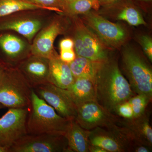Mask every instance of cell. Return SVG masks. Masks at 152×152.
<instances>
[{
	"instance_id": "484cf974",
	"label": "cell",
	"mask_w": 152,
	"mask_h": 152,
	"mask_svg": "<svg viewBox=\"0 0 152 152\" xmlns=\"http://www.w3.org/2000/svg\"><path fill=\"white\" fill-rule=\"evenodd\" d=\"M115 114L123 118L129 119L133 118L132 109L128 101L118 105L115 109Z\"/></svg>"
},
{
	"instance_id": "4dcf8cb0",
	"label": "cell",
	"mask_w": 152,
	"mask_h": 152,
	"mask_svg": "<svg viewBox=\"0 0 152 152\" xmlns=\"http://www.w3.org/2000/svg\"><path fill=\"white\" fill-rule=\"evenodd\" d=\"M123 0H98L100 6L104 7H109Z\"/></svg>"
},
{
	"instance_id": "9a60e30c",
	"label": "cell",
	"mask_w": 152,
	"mask_h": 152,
	"mask_svg": "<svg viewBox=\"0 0 152 152\" xmlns=\"http://www.w3.org/2000/svg\"><path fill=\"white\" fill-rule=\"evenodd\" d=\"M75 79L69 64L63 61L59 56H57L49 60L48 83L66 89L73 83Z\"/></svg>"
},
{
	"instance_id": "83f0119b",
	"label": "cell",
	"mask_w": 152,
	"mask_h": 152,
	"mask_svg": "<svg viewBox=\"0 0 152 152\" xmlns=\"http://www.w3.org/2000/svg\"><path fill=\"white\" fill-rule=\"evenodd\" d=\"M59 58L63 61L69 64L75 59V53L73 49L61 50L60 53Z\"/></svg>"
},
{
	"instance_id": "d6986e66",
	"label": "cell",
	"mask_w": 152,
	"mask_h": 152,
	"mask_svg": "<svg viewBox=\"0 0 152 152\" xmlns=\"http://www.w3.org/2000/svg\"><path fill=\"white\" fill-rule=\"evenodd\" d=\"M102 62L96 61L77 56L69 64V66L75 78H88L94 81L95 77Z\"/></svg>"
},
{
	"instance_id": "4fadbf2b",
	"label": "cell",
	"mask_w": 152,
	"mask_h": 152,
	"mask_svg": "<svg viewBox=\"0 0 152 152\" xmlns=\"http://www.w3.org/2000/svg\"><path fill=\"white\" fill-rule=\"evenodd\" d=\"M49 60L42 57H31L20 65L19 71L31 87L48 83Z\"/></svg>"
},
{
	"instance_id": "30bf717a",
	"label": "cell",
	"mask_w": 152,
	"mask_h": 152,
	"mask_svg": "<svg viewBox=\"0 0 152 152\" xmlns=\"http://www.w3.org/2000/svg\"><path fill=\"white\" fill-rule=\"evenodd\" d=\"M85 20L88 26L104 43L117 47L126 39V32L121 26L109 21L94 12L86 13Z\"/></svg>"
},
{
	"instance_id": "ffe728a7",
	"label": "cell",
	"mask_w": 152,
	"mask_h": 152,
	"mask_svg": "<svg viewBox=\"0 0 152 152\" xmlns=\"http://www.w3.org/2000/svg\"><path fill=\"white\" fill-rule=\"evenodd\" d=\"M25 44L20 38L9 34L0 35V48L9 59L19 60Z\"/></svg>"
},
{
	"instance_id": "2e32d148",
	"label": "cell",
	"mask_w": 152,
	"mask_h": 152,
	"mask_svg": "<svg viewBox=\"0 0 152 152\" xmlns=\"http://www.w3.org/2000/svg\"><path fill=\"white\" fill-rule=\"evenodd\" d=\"M66 90L77 107L86 102L96 100L94 81L91 79L75 78Z\"/></svg>"
},
{
	"instance_id": "8fae6325",
	"label": "cell",
	"mask_w": 152,
	"mask_h": 152,
	"mask_svg": "<svg viewBox=\"0 0 152 152\" xmlns=\"http://www.w3.org/2000/svg\"><path fill=\"white\" fill-rule=\"evenodd\" d=\"M74 42L78 56L99 62L104 61L108 58L107 50L99 39L84 26L78 28Z\"/></svg>"
},
{
	"instance_id": "ba28073f",
	"label": "cell",
	"mask_w": 152,
	"mask_h": 152,
	"mask_svg": "<svg viewBox=\"0 0 152 152\" xmlns=\"http://www.w3.org/2000/svg\"><path fill=\"white\" fill-rule=\"evenodd\" d=\"M119 118L94 100L86 102L77 107L75 120L82 128L91 131L98 127H110Z\"/></svg>"
},
{
	"instance_id": "603a6c76",
	"label": "cell",
	"mask_w": 152,
	"mask_h": 152,
	"mask_svg": "<svg viewBox=\"0 0 152 152\" xmlns=\"http://www.w3.org/2000/svg\"><path fill=\"white\" fill-rule=\"evenodd\" d=\"M100 6L98 0H74L68 3L67 10L73 14H86L92 10H98Z\"/></svg>"
},
{
	"instance_id": "1f68e13d",
	"label": "cell",
	"mask_w": 152,
	"mask_h": 152,
	"mask_svg": "<svg viewBox=\"0 0 152 152\" xmlns=\"http://www.w3.org/2000/svg\"><path fill=\"white\" fill-rule=\"evenodd\" d=\"M89 152H108L104 149L97 146L90 145L89 147Z\"/></svg>"
},
{
	"instance_id": "4316f807",
	"label": "cell",
	"mask_w": 152,
	"mask_h": 152,
	"mask_svg": "<svg viewBox=\"0 0 152 152\" xmlns=\"http://www.w3.org/2000/svg\"><path fill=\"white\" fill-rule=\"evenodd\" d=\"M140 42L145 54L150 61H152V40L151 37L147 35L142 36Z\"/></svg>"
},
{
	"instance_id": "9c48e42d",
	"label": "cell",
	"mask_w": 152,
	"mask_h": 152,
	"mask_svg": "<svg viewBox=\"0 0 152 152\" xmlns=\"http://www.w3.org/2000/svg\"><path fill=\"white\" fill-rule=\"evenodd\" d=\"M33 89L38 96L53 108L61 116L68 120L75 119L77 107L66 89L49 83L39 85Z\"/></svg>"
},
{
	"instance_id": "d590c367",
	"label": "cell",
	"mask_w": 152,
	"mask_h": 152,
	"mask_svg": "<svg viewBox=\"0 0 152 152\" xmlns=\"http://www.w3.org/2000/svg\"><path fill=\"white\" fill-rule=\"evenodd\" d=\"M4 107H4V106H3L2 104H0V110H1V109H2L3 108H4Z\"/></svg>"
},
{
	"instance_id": "3957f363",
	"label": "cell",
	"mask_w": 152,
	"mask_h": 152,
	"mask_svg": "<svg viewBox=\"0 0 152 152\" xmlns=\"http://www.w3.org/2000/svg\"><path fill=\"white\" fill-rule=\"evenodd\" d=\"M32 89L20 71L7 67L0 78V104L9 109L29 107Z\"/></svg>"
},
{
	"instance_id": "8992f818",
	"label": "cell",
	"mask_w": 152,
	"mask_h": 152,
	"mask_svg": "<svg viewBox=\"0 0 152 152\" xmlns=\"http://www.w3.org/2000/svg\"><path fill=\"white\" fill-rule=\"evenodd\" d=\"M10 152H69L64 135L27 134L14 144Z\"/></svg>"
},
{
	"instance_id": "d6a6232c",
	"label": "cell",
	"mask_w": 152,
	"mask_h": 152,
	"mask_svg": "<svg viewBox=\"0 0 152 152\" xmlns=\"http://www.w3.org/2000/svg\"><path fill=\"white\" fill-rule=\"evenodd\" d=\"M7 67L4 64L1 62H0V78L2 75L3 73H4V71L5 70Z\"/></svg>"
},
{
	"instance_id": "7402d4cb",
	"label": "cell",
	"mask_w": 152,
	"mask_h": 152,
	"mask_svg": "<svg viewBox=\"0 0 152 152\" xmlns=\"http://www.w3.org/2000/svg\"><path fill=\"white\" fill-rule=\"evenodd\" d=\"M48 10L25 0H0V18L20 11Z\"/></svg>"
},
{
	"instance_id": "836d02e7",
	"label": "cell",
	"mask_w": 152,
	"mask_h": 152,
	"mask_svg": "<svg viewBox=\"0 0 152 152\" xmlns=\"http://www.w3.org/2000/svg\"><path fill=\"white\" fill-rule=\"evenodd\" d=\"M0 152H9V150L7 148L0 146Z\"/></svg>"
},
{
	"instance_id": "f1b7e54d",
	"label": "cell",
	"mask_w": 152,
	"mask_h": 152,
	"mask_svg": "<svg viewBox=\"0 0 152 152\" xmlns=\"http://www.w3.org/2000/svg\"><path fill=\"white\" fill-rule=\"evenodd\" d=\"M152 148L142 144L135 143L133 145L132 151L134 152H150L152 151Z\"/></svg>"
},
{
	"instance_id": "d4e9b609",
	"label": "cell",
	"mask_w": 152,
	"mask_h": 152,
	"mask_svg": "<svg viewBox=\"0 0 152 152\" xmlns=\"http://www.w3.org/2000/svg\"><path fill=\"white\" fill-rule=\"evenodd\" d=\"M34 4L41 6L48 10L62 12L61 10L67 9L66 0H25Z\"/></svg>"
},
{
	"instance_id": "44dd1931",
	"label": "cell",
	"mask_w": 152,
	"mask_h": 152,
	"mask_svg": "<svg viewBox=\"0 0 152 152\" xmlns=\"http://www.w3.org/2000/svg\"><path fill=\"white\" fill-rule=\"evenodd\" d=\"M119 3L121 9L117 16L118 20L124 21L134 26L146 24L140 13L131 1L123 0Z\"/></svg>"
},
{
	"instance_id": "f546056e",
	"label": "cell",
	"mask_w": 152,
	"mask_h": 152,
	"mask_svg": "<svg viewBox=\"0 0 152 152\" xmlns=\"http://www.w3.org/2000/svg\"><path fill=\"white\" fill-rule=\"evenodd\" d=\"M74 46L73 41L70 39H64L60 43V48L61 50L73 49Z\"/></svg>"
},
{
	"instance_id": "5bb4252c",
	"label": "cell",
	"mask_w": 152,
	"mask_h": 152,
	"mask_svg": "<svg viewBox=\"0 0 152 152\" xmlns=\"http://www.w3.org/2000/svg\"><path fill=\"white\" fill-rule=\"evenodd\" d=\"M61 31V27L58 22H54L44 29L34 41L31 48L33 54L48 60L58 56L54 51L53 44Z\"/></svg>"
},
{
	"instance_id": "ac0fdd59",
	"label": "cell",
	"mask_w": 152,
	"mask_h": 152,
	"mask_svg": "<svg viewBox=\"0 0 152 152\" xmlns=\"http://www.w3.org/2000/svg\"><path fill=\"white\" fill-rule=\"evenodd\" d=\"M42 23L35 19L1 20L0 19V32L12 30L31 40L39 30Z\"/></svg>"
},
{
	"instance_id": "6da1fadb",
	"label": "cell",
	"mask_w": 152,
	"mask_h": 152,
	"mask_svg": "<svg viewBox=\"0 0 152 152\" xmlns=\"http://www.w3.org/2000/svg\"><path fill=\"white\" fill-rule=\"evenodd\" d=\"M94 83L96 101L113 114L118 105L134 96L130 85L120 70L118 63L108 58L101 63Z\"/></svg>"
},
{
	"instance_id": "52a82bcc",
	"label": "cell",
	"mask_w": 152,
	"mask_h": 152,
	"mask_svg": "<svg viewBox=\"0 0 152 152\" xmlns=\"http://www.w3.org/2000/svg\"><path fill=\"white\" fill-rule=\"evenodd\" d=\"M90 145L104 149L108 152H131L134 144L116 123L109 128L98 127L90 131Z\"/></svg>"
},
{
	"instance_id": "7c38bea8",
	"label": "cell",
	"mask_w": 152,
	"mask_h": 152,
	"mask_svg": "<svg viewBox=\"0 0 152 152\" xmlns=\"http://www.w3.org/2000/svg\"><path fill=\"white\" fill-rule=\"evenodd\" d=\"M117 124L129 136L135 143H140L152 148V129L150 114L146 111L137 118L124 119L120 117Z\"/></svg>"
},
{
	"instance_id": "7a4b0ae2",
	"label": "cell",
	"mask_w": 152,
	"mask_h": 152,
	"mask_svg": "<svg viewBox=\"0 0 152 152\" xmlns=\"http://www.w3.org/2000/svg\"><path fill=\"white\" fill-rule=\"evenodd\" d=\"M71 121L57 113L55 109L38 96L32 89L27 120L28 134H58L64 135Z\"/></svg>"
},
{
	"instance_id": "277c9868",
	"label": "cell",
	"mask_w": 152,
	"mask_h": 152,
	"mask_svg": "<svg viewBox=\"0 0 152 152\" xmlns=\"http://www.w3.org/2000/svg\"><path fill=\"white\" fill-rule=\"evenodd\" d=\"M123 66L133 91L152 98V71L142 57L131 49L123 52Z\"/></svg>"
},
{
	"instance_id": "e0dca14e",
	"label": "cell",
	"mask_w": 152,
	"mask_h": 152,
	"mask_svg": "<svg viewBox=\"0 0 152 152\" xmlns=\"http://www.w3.org/2000/svg\"><path fill=\"white\" fill-rule=\"evenodd\" d=\"M90 131L82 127L76 121L71 120L64 134L67 141L69 152H89Z\"/></svg>"
},
{
	"instance_id": "cb8c5ba5",
	"label": "cell",
	"mask_w": 152,
	"mask_h": 152,
	"mask_svg": "<svg viewBox=\"0 0 152 152\" xmlns=\"http://www.w3.org/2000/svg\"><path fill=\"white\" fill-rule=\"evenodd\" d=\"M152 99L145 95L137 94L129 99L133 112V118H137L145 113L146 108Z\"/></svg>"
},
{
	"instance_id": "e575fe53",
	"label": "cell",
	"mask_w": 152,
	"mask_h": 152,
	"mask_svg": "<svg viewBox=\"0 0 152 152\" xmlns=\"http://www.w3.org/2000/svg\"><path fill=\"white\" fill-rule=\"evenodd\" d=\"M136 1H138L140 2H142L148 3L151 1L152 0H136Z\"/></svg>"
},
{
	"instance_id": "5b68a950",
	"label": "cell",
	"mask_w": 152,
	"mask_h": 152,
	"mask_svg": "<svg viewBox=\"0 0 152 152\" xmlns=\"http://www.w3.org/2000/svg\"><path fill=\"white\" fill-rule=\"evenodd\" d=\"M29 107L9 108L0 118V146L9 150L28 134L27 120Z\"/></svg>"
}]
</instances>
